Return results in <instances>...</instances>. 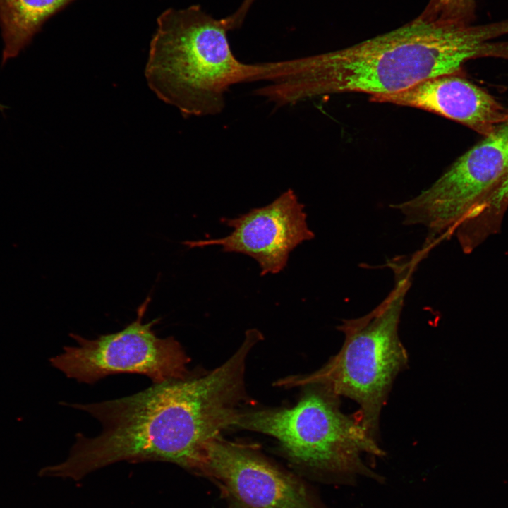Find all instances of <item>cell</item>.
Segmentation results:
<instances>
[{"label":"cell","mask_w":508,"mask_h":508,"mask_svg":"<svg viewBox=\"0 0 508 508\" xmlns=\"http://www.w3.org/2000/svg\"><path fill=\"white\" fill-rule=\"evenodd\" d=\"M194 473L213 481L229 508H327L303 480L271 462L255 445L222 435L206 444Z\"/></svg>","instance_id":"8"},{"label":"cell","mask_w":508,"mask_h":508,"mask_svg":"<svg viewBox=\"0 0 508 508\" xmlns=\"http://www.w3.org/2000/svg\"><path fill=\"white\" fill-rule=\"evenodd\" d=\"M304 207L289 188L264 207L253 208L236 218L221 219L233 229L228 236L182 243L189 248L220 246L223 252L253 258L260 267L261 276L278 274L287 265L290 253L315 237L308 226Z\"/></svg>","instance_id":"9"},{"label":"cell","mask_w":508,"mask_h":508,"mask_svg":"<svg viewBox=\"0 0 508 508\" xmlns=\"http://www.w3.org/2000/svg\"><path fill=\"white\" fill-rule=\"evenodd\" d=\"M151 298L137 309V318L122 330L93 339L71 333L76 346L49 359L52 367L78 382L93 384L110 375H143L153 382L185 379L193 375L188 368L190 358L173 337L160 338L152 327L160 318L147 323L143 319Z\"/></svg>","instance_id":"7"},{"label":"cell","mask_w":508,"mask_h":508,"mask_svg":"<svg viewBox=\"0 0 508 508\" xmlns=\"http://www.w3.org/2000/svg\"><path fill=\"white\" fill-rule=\"evenodd\" d=\"M73 0H0L1 66L19 55L45 21Z\"/></svg>","instance_id":"11"},{"label":"cell","mask_w":508,"mask_h":508,"mask_svg":"<svg viewBox=\"0 0 508 508\" xmlns=\"http://www.w3.org/2000/svg\"><path fill=\"white\" fill-rule=\"evenodd\" d=\"M420 259L390 263L394 285L368 313L344 320L337 327L344 335L339 352L315 373L277 382L293 387L319 385L359 406L357 412L369 435L377 441L380 417L392 385L407 366L408 354L399 337V325L412 274Z\"/></svg>","instance_id":"4"},{"label":"cell","mask_w":508,"mask_h":508,"mask_svg":"<svg viewBox=\"0 0 508 508\" xmlns=\"http://www.w3.org/2000/svg\"><path fill=\"white\" fill-rule=\"evenodd\" d=\"M306 387L305 394L291 408L240 409L231 428L274 437L289 459L316 474L344 482L358 476L380 481L365 456H383L385 452L369 435L358 413H344L340 397L326 387Z\"/></svg>","instance_id":"5"},{"label":"cell","mask_w":508,"mask_h":508,"mask_svg":"<svg viewBox=\"0 0 508 508\" xmlns=\"http://www.w3.org/2000/svg\"><path fill=\"white\" fill-rule=\"evenodd\" d=\"M502 21L440 25L416 18L389 32L339 50L293 59L273 88L277 103L293 105L332 94L398 92L430 78L458 74L481 57L502 58Z\"/></svg>","instance_id":"2"},{"label":"cell","mask_w":508,"mask_h":508,"mask_svg":"<svg viewBox=\"0 0 508 508\" xmlns=\"http://www.w3.org/2000/svg\"><path fill=\"white\" fill-rule=\"evenodd\" d=\"M370 100L434 113L484 136L508 122V111L504 107L458 74L430 78L398 92L370 96Z\"/></svg>","instance_id":"10"},{"label":"cell","mask_w":508,"mask_h":508,"mask_svg":"<svg viewBox=\"0 0 508 508\" xmlns=\"http://www.w3.org/2000/svg\"><path fill=\"white\" fill-rule=\"evenodd\" d=\"M145 76L151 90L186 117L216 115L237 84L263 81L265 64L233 54L228 28L199 5L168 8L157 18Z\"/></svg>","instance_id":"3"},{"label":"cell","mask_w":508,"mask_h":508,"mask_svg":"<svg viewBox=\"0 0 508 508\" xmlns=\"http://www.w3.org/2000/svg\"><path fill=\"white\" fill-rule=\"evenodd\" d=\"M268 71H269V62H268ZM267 75H268V73H267ZM266 82H267V81H266Z\"/></svg>","instance_id":"15"},{"label":"cell","mask_w":508,"mask_h":508,"mask_svg":"<svg viewBox=\"0 0 508 508\" xmlns=\"http://www.w3.org/2000/svg\"><path fill=\"white\" fill-rule=\"evenodd\" d=\"M242 342L223 364L203 375L153 384L136 394L88 404H65L102 425L89 437L77 433L67 458L49 466L51 477L80 480L123 461L169 462L194 473L209 441L231 428L243 402L246 359Z\"/></svg>","instance_id":"1"},{"label":"cell","mask_w":508,"mask_h":508,"mask_svg":"<svg viewBox=\"0 0 508 508\" xmlns=\"http://www.w3.org/2000/svg\"><path fill=\"white\" fill-rule=\"evenodd\" d=\"M255 1V0H243L240 6L234 13L224 18V20L228 27L229 30L241 27L248 11Z\"/></svg>","instance_id":"14"},{"label":"cell","mask_w":508,"mask_h":508,"mask_svg":"<svg viewBox=\"0 0 508 508\" xmlns=\"http://www.w3.org/2000/svg\"><path fill=\"white\" fill-rule=\"evenodd\" d=\"M507 123L459 157L430 186L390 205L401 212L405 224L427 229L423 249L452 236L461 241L483 212L508 171Z\"/></svg>","instance_id":"6"},{"label":"cell","mask_w":508,"mask_h":508,"mask_svg":"<svg viewBox=\"0 0 508 508\" xmlns=\"http://www.w3.org/2000/svg\"><path fill=\"white\" fill-rule=\"evenodd\" d=\"M490 205L497 212H505L507 210L508 207V171L494 193Z\"/></svg>","instance_id":"13"},{"label":"cell","mask_w":508,"mask_h":508,"mask_svg":"<svg viewBox=\"0 0 508 508\" xmlns=\"http://www.w3.org/2000/svg\"><path fill=\"white\" fill-rule=\"evenodd\" d=\"M1 104L0 103V107H1Z\"/></svg>","instance_id":"16"},{"label":"cell","mask_w":508,"mask_h":508,"mask_svg":"<svg viewBox=\"0 0 508 508\" xmlns=\"http://www.w3.org/2000/svg\"><path fill=\"white\" fill-rule=\"evenodd\" d=\"M476 0H430L416 20L440 25H469L476 19Z\"/></svg>","instance_id":"12"}]
</instances>
